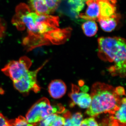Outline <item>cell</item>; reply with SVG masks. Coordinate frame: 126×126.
Here are the masks:
<instances>
[{
    "label": "cell",
    "instance_id": "obj_1",
    "mask_svg": "<svg viewBox=\"0 0 126 126\" xmlns=\"http://www.w3.org/2000/svg\"><path fill=\"white\" fill-rule=\"evenodd\" d=\"M98 57L105 62L113 63L108 68L113 76H126V41L119 37H102L98 39Z\"/></svg>",
    "mask_w": 126,
    "mask_h": 126
},
{
    "label": "cell",
    "instance_id": "obj_2",
    "mask_svg": "<svg viewBox=\"0 0 126 126\" xmlns=\"http://www.w3.org/2000/svg\"><path fill=\"white\" fill-rule=\"evenodd\" d=\"M92 102L86 111L92 117L102 113L113 114L119 109L122 98L116 93L113 86L103 83L97 82L91 89Z\"/></svg>",
    "mask_w": 126,
    "mask_h": 126
},
{
    "label": "cell",
    "instance_id": "obj_3",
    "mask_svg": "<svg viewBox=\"0 0 126 126\" xmlns=\"http://www.w3.org/2000/svg\"><path fill=\"white\" fill-rule=\"evenodd\" d=\"M65 109L61 104L53 106L46 98H42L31 108L26 119L29 123L34 124L50 114H62Z\"/></svg>",
    "mask_w": 126,
    "mask_h": 126
},
{
    "label": "cell",
    "instance_id": "obj_4",
    "mask_svg": "<svg viewBox=\"0 0 126 126\" xmlns=\"http://www.w3.org/2000/svg\"><path fill=\"white\" fill-rule=\"evenodd\" d=\"M44 63L42 66L33 71H27L18 81L13 82L14 87L20 93L25 94H28L31 91L38 93L40 87L37 81L38 73L46 63Z\"/></svg>",
    "mask_w": 126,
    "mask_h": 126
},
{
    "label": "cell",
    "instance_id": "obj_5",
    "mask_svg": "<svg viewBox=\"0 0 126 126\" xmlns=\"http://www.w3.org/2000/svg\"><path fill=\"white\" fill-rule=\"evenodd\" d=\"M31 65V60L27 56H23L18 61H11L1 70L15 82L20 79L29 71Z\"/></svg>",
    "mask_w": 126,
    "mask_h": 126
},
{
    "label": "cell",
    "instance_id": "obj_6",
    "mask_svg": "<svg viewBox=\"0 0 126 126\" xmlns=\"http://www.w3.org/2000/svg\"><path fill=\"white\" fill-rule=\"evenodd\" d=\"M59 21L58 16L48 15H38L36 19L37 34L47 40L45 35L49 32L58 28Z\"/></svg>",
    "mask_w": 126,
    "mask_h": 126
},
{
    "label": "cell",
    "instance_id": "obj_7",
    "mask_svg": "<svg viewBox=\"0 0 126 126\" xmlns=\"http://www.w3.org/2000/svg\"><path fill=\"white\" fill-rule=\"evenodd\" d=\"M69 96L72 101L70 107L77 105L82 108H88L91 104L92 98L90 94L87 93L80 92L79 87L74 84H72V91Z\"/></svg>",
    "mask_w": 126,
    "mask_h": 126
},
{
    "label": "cell",
    "instance_id": "obj_8",
    "mask_svg": "<svg viewBox=\"0 0 126 126\" xmlns=\"http://www.w3.org/2000/svg\"><path fill=\"white\" fill-rule=\"evenodd\" d=\"M72 30L70 28L63 29L58 28L46 34L45 38L50 44H61L68 39L71 34Z\"/></svg>",
    "mask_w": 126,
    "mask_h": 126
},
{
    "label": "cell",
    "instance_id": "obj_9",
    "mask_svg": "<svg viewBox=\"0 0 126 126\" xmlns=\"http://www.w3.org/2000/svg\"><path fill=\"white\" fill-rule=\"evenodd\" d=\"M99 5V15L98 18H107L116 15V5L111 0H96Z\"/></svg>",
    "mask_w": 126,
    "mask_h": 126
},
{
    "label": "cell",
    "instance_id": "obj_10",
    "mask_svg": "<svg viewBox=\"0 0 126 126\" xmlns=\"http://www.w3.org/2000/svg\"><path fill=\"white\" fill-rule=\"evenodd\" d=\"M67 91L65 83L60 79H55L50 83L48 87V91L53 98L59 99L65 94Z\"/></svg>",
    "mask_w": 126,
    "mask_h": 126
},
{
    "label": "cell",
    "instance_id": "obj_11",
    "mask_svg": "<svg viewBox=\"0 0 126 126\" xmlns=\"http://www.w3.org/2000/svg\"><path fill=\"white\" fill-rule=\"evenodd\" d=\"M87 8L84 14L79 15L80 18L88 20L98 19L99 15V5L96 0H89L86 1Z\"/></svg>",
    "mask_w": 126,
    "mask_h": 126
},
{
    "label": "cell",
    "instance_id": "obj_12",
    "mask_svg": "<svg viewBox=\"0 0 126 126\" xmlns=\"http://www.w3.org/2000/svg\"><path fill=\"white\" fill-rule=\"evenodd\" d=\"M60 114L53 113L49 115L33 124V126H64V118Z\"/></svg>",
    "mask_w": 126,
    "mask_h": 126
},
{
    "label": "cell",
    "instance_id": "obj_13",
    "mask_svg": "<svg viewBox=\"0 0 126 126\" xmlns=\"http://www.w3.org/2000/svg\"><path fill=\"white\" fill-rule=\"evenodd\" d=\"M64 118V126H80L83 120L82 114L81 112L71 114L69 111L66 110L62 113Z\"/></svg>",
    "mask_w": 126,
    "mask_h": 126
},
{
    "label": "cell",
    "instance_id": "obj_14",
    "mask_svg": "<svg viewBox=\"0 0 126 126\" xmlns=\"http://www.w3.org/2000/svg\"><path fill=\"white\" fill-rule=\"evenodd\" d=\"M126 98H122L119 109L110 115L109 118L122 126H126Z\"/></svg>",
    "mask_w": 126,
    "mask_h": 126
},
{
    "label": "cell",
    "instance_id": "obj_15",
    "mask_svg": "<svg viewBox=\"0 0 126 126\" xmlns=\"http://www.w3.org/2000/svg\"><path fill=\"white\" fill-rule=\"evenodd\" d=\"M118 15L113 17L107 18H98V22L102 29L107 32H111L115 30L118 23Z\"/></svg>",
    "mask_w": 126,
    "mask_h": 126
},
{
    "label": "cell",
    "instance_id": "obj_16",
    "mask_svg": "<svg viewBox=\"0 0 126 126\" xmlns=\"http://www.w3.org/2000/svg\"><path fill=\"white\" fill-rule=\"evenodd\" d=\"M31 7L38 15H48L52 13L44 0H30Z\"/></svg>",
    "mask_w": 126,
    "mask_h": 126
},
{
    "label": "cell",
    "instance_id": "obj_17",
    "mask_svg": "<svg viewBox=\"0 0 126 126\" xmlns=\"http://www.w3.org/2000/svg\"><path fill=\"white\" fill-rule=\"evenodd\" d=\"M82 28L84 34L89 37L94 36L98 31L97 26L94 20L86 21L82 25Z\"/></svg>",
    "mask_w": 126,
    "mask_h": 126
},
{
    "label": "cell",
    "instance_id": "obj_18",
    "mask_svg": "<svg viewBox=\"0 0 126 126\" xmlns=\"http://www.w3.org/2000/svg\"><path fill=\"white\" fill-rule=\"evenodd\" d=\"M84 0H68V2L71 7V11L77 15L83 9L85 5Z\"/></svg>",
    "mask_w": 126,
    "mask_h": 126
},
{
    "label": "cell",
    "instance_id": "obj_19",
    "mask_svg": "<svg viewBox=\"0 0 126 126\" xmlns=\"http://www.w3.org/2000/svg\"><path fill=\"white\" fill-rule=\"evenodd\" d=\"M9 126H33V124H30L26 119L20 116L15 120L9 121Z\"/></svg>",
    "mask_w": 126,
    "mask_h": 126
},
{
    "label": "cell",
    "instance_id": "obj_20",
    "mask_svg": "<svg viewBox=\"0 0 126 126\" xmlns=\"http://www.w3.org/2000/svg\"><path fill=\"white\" fill-rule=\"evenodd\" d=\"M51 12H53L58 6L61 0H44Z\"/></svg>",
    "mask_w": 126,
    "mask_h": 126
},
{
    "label": "cell",
    "instance_id": "obj_21",
    "mask_svg": "<svg viewBox=\"0 0 126 126\" xmlns=\"http://www.w3.org/2000/svg\"><path fill=\"white\" fill-rule=\"evenodd\" d=\"M80 126H99L94 117L88 118L83 120Z\"/></svg>",
    "mask_w": 126,
    "mask_h": 126
},
{
    "label": "cell",
    "instance_id": "obj_22",
    "mask_svg": "<svg viewBox=\"0 0 126 126\" xmlns=\"http://www.w3.org/2000/svg\"><path fill=\"white\" fill-rule=\"evenodd\" d=\"M99 126H123L120 125L110 118L104 119L99 124Z\"/></svg>",
    "mask_w": 126,
    "mask_h": 126
},
{
    "label": "cell",
    "instance_id": "obj_23",
    "mask_svg": "<svg viewBox=\"0 0 126 126\" xmlns=\"http://www.w3.org/2000/svg\"><path fill=\"white\" fill-rule=\"evenodd\" d=\"M0 126H9V121L0 113Z\"/></svg>",
    "mask_w": 126,
    "mask_h": 126
},
{
    "label": "cell",
    "instance_id": "obj_24",
    "mask_svg": "<svg viewBox=\"0 0 126 126\" xmlns=\"http://www.w3.org/2000/svg\"><path fill=\"white\" fill-rule=\"evenodd\" d=\"M115 91L117 94L121 96L126 95L125 90L123 87H121V86L117 87L115 88Z\"/></svg>",
    "mask_w": 126,
    "mask_h": 126
},
{
    "label": "cell",
    "instance_id": "obj_25",
    "mask_svg": "<svg viewBox=\"0 0 126 126\" xmlns=\"http://www.w3.org/2000/svg\"><path fill=\"white\" fill-rule=\"evenodd\" d=\"M5 30V27L0 21V38L2 36Z\"/></svg>",
    "mask_w": 126,
    "mask_h": 126
},
{
    "label": "cell",
    "instance_id": "obj_26",
    "mask_svg": "<svg viewBox=\"0 0 126 126\" xmlns=\"http://www.w3.org/2000/svg\"><path fill=\"white\" fill-rule=\"evenodd\" d=\"M79 86H81V87H82L84 85V83L83 81H79Z\"/></svg>",
    "mask_w": 126,
    "mask_h": 126
},
{
    "label": "cell",
    "instance_id": "obj_27",
    "mask_svg": "<svg viewBox=\"0 0 126 126\" xmlns=\"http://www.w3.org/2000/svg\"><path fill=\"white\" fill-rule=\"evenodd\" d=\"M111 1L112 2H113V3L116 4V2L117 0H111Z\"/></svg>",
    "mask_w": 126,
    "mask_h": 126
}]
</instances>
